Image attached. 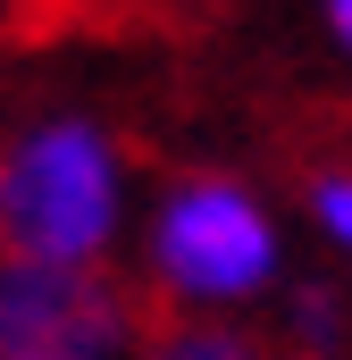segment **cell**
<instances>
[{"instance_id":"2","label":"cell","mask_w":352,"mask_h":360,"mask_svg":"<svg viewBox=\"0 0 352 360\" xmlns=\"http://www.w3.org/2000/svg\"><path fill=\"white\" fill-rule=\"evenodd\" d=\"M143 218L134 143L92 109L51 101L0 134V252L42 269H118Z\"/></svg>"},{"instance_id":"7","label":"cell","mask_w":352,"mask_h":360,"mask_svg":"<svg viewBox=\"0 0 352 360\" xmlns=\"http://www.w3.org/2000/svg\"><path fill=\"white\" fill-rule=\"evenodd\" d=\"M319 42L336 59H352V0H319Z\"/></svg>"},{"instance_id":"5","label":"cell","mask_w":352,"mask_h":360,"mask_svg":"<svg viewBox=\"0 0 352 360\" xmlns=\"http://www.w3.org/2000/svg\"><path fill=\"white\" fill-rule=\"evenodd\" d=\"M134 360H277L260 335V319H151Z\"/></svg>"},{"instance_id":"3","label":"cell","mask_w":352,"mask_h":360,"mask_svg":"<svg viewBox=\"0 0 352 360\" xmlns=\"http://www.w3.org/2000/svg\"><path fill=\"white\" fill-rule=\"evenodd\" d=\"M151 327L118 269H42L0 252V360H134Z\"/></svg>"},{"instance_id":"6","label":"cell","mask_w":352,"mask_h":360,"mask_svg":"<svg viewBox=\"0 0 352 360\" xmlns=\"http://www.w3.org/2000/svg\"><path fill=\"white\" fill-rule=\"evenodd\" d=\"M294 226H310L327 243V260L352 269V160H319L294 193Z\"/></svg>"},{"instance_id":"4","label":"cell","mask_w":352,"mask_h":360,"mask_svg":"<svg viewBox=\"0 0 352 360\" xmlns=\"http://www.w3.org/2000/svg\"><path fill=\"white\" fill-rule=\"evenodd\" d=\"M260 335L277 360H344L352 352V293L336 276H285V293L260 310Z\"/></svg>"},{"instance_id":"1","label":"cell","mask_w":352,"mask_h":360,"mask_svg":"<svg viewBox=\"0 0 352 360\" xmlns=\"http://www.w3.org/2000/svg\"><path fill=\"white\" fill-rule=\"evenodd\" d=\"M126 260L168 319H260L294 276V210L244 168L193 160L143 184Z\"/></svg>"}]
</instances>
